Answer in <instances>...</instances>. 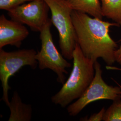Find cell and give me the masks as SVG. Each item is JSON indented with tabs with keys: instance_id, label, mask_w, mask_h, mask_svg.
<instances>
[{
	"instance_id": "14",
	"label": "cell",
	"mask_w": 121,
	"mask_h": 121,
	"mask_svg": "<svg viewBox=\"0 0 121 121\" xmlns=\"http://www.w3.org/2000/svg\"><path fill=\"white\" fill-rule=\"evenodd\" d=\"M105 109L104 107L101 108V109L99 111V112L95 113L91 116L89 118H86L84 117L83 118L80 119V120L82 121H100L103 120L104 114L105 112Z\"/></svg>"
},
{
	"instance_id": "12",
	"label": "cell",
	"mask_w": 121,
	"mask_h": 121,
	"mask_svg": "<svg viewBox=\"0 0 121 121\" xmlns=\"http://www.w3.org/2000/svg\"><path fill=\"white\" fill-rule=\"evenodd\" d=\"M113 101L105 110L103 121H121V98Z\"/></svg>"
},
{
	"instance_id": "10",
	"label": "cell",
	"mask_w": 121,
	"mask_h": 121,
	"mask_svg": "<svg viewBox=\"0 0 121 121\" xmlns=\"http://www.w3.org/2000/svg\"><path fill=\"white\" fill-rule=\"evenodd\" d=\"M73 10L102 19L103 17L99 0H66Z\"/></svg>"
},
{
	"instance_id": "3",
	"label": "cell",
	"mask_w": 121,
	"mask_h": 121,
	"mask_svg": "<svg viewBox=\"0 0 121 121\" xmlns=\"http://www.w3.org/2000/svg\"><path fill=\"white\" fill-rule=\"evenodd\" d=\"M51 13L52 24L59 34V46L65 59H73L77 43V35L71 17L72 9L66 0H44Z\"/></svg>"
},
{
	"instance_id": "9",
	"label": "cell",
	"mask_w": 121,
	"mask_h": 121,
	"mask_svg": "<svg viewBox=\"0 0 121 121\" xmlns=\"http://www.w3.org/2000/svg\"><path fill=\"white\" fill-rule=\"evenodd\" d=\"M8 106L10 111L9 121L31 120L32 113L31 105L23 103L17 91L14 92Z\"/></svg>"
},
{
	"instance_id": "1",
	"label": "cell",
	"mask_w": 121,
	"mask_h": 121,
	"mask_svg": "<svg viewBox=\"0 0 121 121\" xmlns=\"http://www.w3.org/2000/svg\"><path fill=\"white\" fill-rule=\"evenodd\" d=\"M71 17L77 35V43L83 55L94 62L101 58L108 65L115 63L114 53L118 45L109 34L115 22L91 17L85 13L72 10Z\"/></svg>"
},
{
	"instance_id": "6",
	"label": "cell",
	"mask_w": 121,
	"mask_h": 121,
	"mask_svg": "<svg viewBox=\"0 0 121 121\" xmlns=\"http://www.w3.org/2000/svg\"><path fill=\"white\" fill-rule=\"evenodd\" d=\"M37 52L33 49H24L11 52L0 49V80L3 94L1 99L7 106L9 104L8 91L9 78L25 66H29L35 69L38 61L35 56Z\"/></svg>"
},
{
	"instance_id": "15",
	"label": "cell",
	"mask_w": 121,
	"mask_h": 121,
	"mask_svg": "<svg viewBox=\"0 0 121 121\" xmlns=\"http://www.w3.org/2000/svg\"><path fill=\"white\" fill-rule=\"evenodd\" d=\"M115 61L121 65V45L119 48H117L114 53Z\"/></svg>"
},
{
	"instance_id": "4",
	"label": "cell",
	"mask_w": 121,
	"mask_h": 121,
	"mask_svg": "<svg viewBox=\"0 0 121 121\" xmlns=\"http://www.w3.org/2000/svg\"><path fill=\"white\" fill-rule=\"evenodd\" d=\"M52 24L51 19H49L39 32L41 47L40 51L36 53L35 58L38 61L39 69L52 70L57 75V82L64 84L65 74L68 73L66 69L72 65L60 54L53 43L50 30Z\"/></svg>"
},
{
	"instance_id": "13",
	"label": "cell",
	"mask_w": 121,
	"mask_h": 121,
	"mask_svg": "<svg viewBox=\"0 0 121 121\" xmlns=\"http://www.w3.org/2000/svg\"><path fill=\"white\" fill-rule=\"evenodd\" d=\"M33 0H0V9L7 11Z\"/></svg>"
},
{
	"instance_id": "5",
	"label": "cell",
	"mask_w": 121,
	"mask_h": 121,
	"mask_svg": "<svg viewBox=\"0 0 121 121\" xmlns=\"http://www.w3.org/2000/svg\"><path fill=\"white\" fill-rule=\"evenodd\" d=\"M95 75L92 82L77 100L67 107L69 116L74 117L88 104L99 99L115 100L121 98L119 86H109L104 81L101 65L97 60L94 62Z\"/></svg>"
},
{
	"instance_id": "11",
	"label": "cell",
	"mask_w": 121,
	"mask_h": 121,
	"mask_svg": "<svg viewBox=\"0 0 121 121\" xmlns=\"http://www.w3.org/2000/svg\"><path fill=\"white\" fill-rule=\"evenodd\" d=\"M102 14L121 26V0H100Z\"/></svg>"
},
{
	"instance_id": "16",
	"label": "cell",
	"mask_w": 121,
	"mask_h": 121,
	"mask_svg": "<svg viewBox=\"0 0 121 121\" xmlns=\"http://www.w3.org/2000/svg\"><path fill=\"white\" fill-rule=\"evenodd\" d=\"M117 85H118V86H119V87H120V88H121V85H120V84H119V83H117Z\"/></svg>"
},
{
	"instance_id": "8",
	"label": "cell",
	"mask_w": 121,
	"mask_h": 121,
	"mask_svg": "<svg viewBox=\"0 0 121 121\" xmlns=\"http://www.w3.org/2000/svg\"><path fill=\"white\" fill-rule=\"evenodd\" d=\"M29 34L25 26L14 20H8L4 14L0 16V49L10 45L20 48Z\"/></svg>"
},
{
	"instance_id": "7",
	"label": "cell",
	"mask_w": 121,
	"mask_h": 121,
	"mask_svg": "<svg viewBox=\"0 0 121 121\" xmlns=\"http://www.w3.org/2000/svg\"><path fill=\"white\" fill-rule=\"evenodd\" d=\"M48 4L44 0H33L9 10L13 20L26 24L35 31L40 32L48 22Z\"/></svg>"
},
{
	"instance_id": "2",
	"label": "cell",
	"mask_w": 121,
	"mask_h": 121,
	"mask_svg": "<svg viewBox=\"0 0 121 121\" xmlns=\"http://www.w3.org/2000/svg\"><path fill=\"white\" fill-rule=\"evenodd\" d=\"M73 65L69 77L56 94L52 102L62 108L68 106L84 93L95 75L94 62L85 56L78 43L73 52Z\"/></svg>"
}]
</instances>
